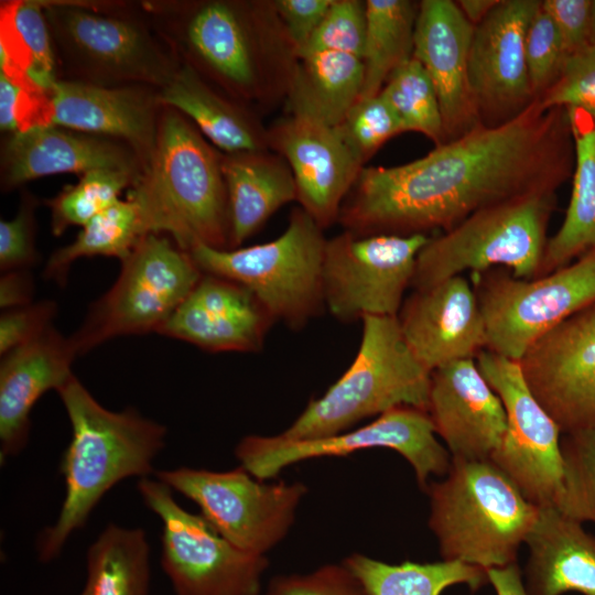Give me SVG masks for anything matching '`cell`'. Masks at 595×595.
I'll list each match as a JSON object with an SVG mask.
<instances>
[{
  "label": "cell",
  "mask_w": 595,
  "mask_h": 595,
  "mask_svg": "<svg viewBox=\"0 0 595 595\" xmlns=\"http://www.w3.org/2000/svg\"><path fill=\"white\" fill-rule=\"evenodd\" d=\"M574 167L567 110L536 99L515 119L478 125L396 166H365L338 215L358 235L444 232L508 199L555 193Z\"/></svg>",
  "instance_id": "1"
},
{
  "label": "cell",
  "mask_w": 595,
  "mask_h": 595,
  "mask_svg": "<svg viewBox=\"0 0 595 595\" xmlns=\"http://www.w3.org/2000/svg\"><path fill=\"white\" fill-rule=\"evenodd\" d=\"M141 6L180 64L257 112L285 101L299 55L272 0H145Z\"/></svg>",
  "instance_id": "2"
},
{
  "label": "cell",
  "mask_w": 595,
  "mask_h": 595,
  "mask_svg": "<svg viewBox=\"0 0 595 595\" xmlns=\"http://www.w3.org/2000/svg\"><path fill=\"white\" fill-rule=\"evenodd\" d=\"M72 426L62 461L65 498L55 522L36 541L39 560L56 559L69 537L115 485L150 477L165 446L166 428L136 409L111 411L101 405L74 375L56 391Z\"/></svg>",
  "instance_id": "3"
},
{
  "label": "cell",
  "mask_w": 595,
  "mask_h": 595,
  "mask_svg": "<svg viewBox=\"0 0 595 595\" xmlns=\"http://www.w3.org/2000/svg\"><path fill=\"white\" fill-rule=\"evenodd\" d=\"M223 152L174 108L163 106L154 149L127 197L144 232L170 237L181 249L230 248Z\"/></svg>",
  "instance_id": "4"
},
{
  "label": "cell",
  "mask_w": 595,
  "mask_h": 595,
  "mask_svg": "<svg viewBox=\"0 0 595 595\" xmlns=\"http://www.w3.org/2000/svg\"><path fill=\"white\" fill-rule=\"evenodd\" d=\"M58 79L98 86H164L180 62L141 2L41 0Z\"/></svg>",
  "instance_id": "5"
},
{
  "label": "cell",
  "mask_w": 595,
  "mask_h": 595,
  "mask_svg": "<svg viewBox=\"0 0 595 595\" xmlns=\"http://www.w3.org/2000/svg\"><path fill=\"white\" fill-rule=\"evenodd\" d=\"M424 491L442 560L485 570L517 562L539 507L490 459L452 457L446 475Z\"/></svg>",
  "instance_id": "6"
},
{
  "label": "cell",
  "mask_w": 595,
  "mask_h": 595,
  "mask_svg": "<svg viewBox=\"0 0 595 595\" xmlns=\"http://www.w3.org/2000/svg\"><path fill=\"white\" fill-rule=\"evenodd\" d=\"M361 322V342L351 365L322 397L309 402L281 437L335 435L401 405L426 411L431 372L407 344L398 316H366Z\"/></svg>",
  "instance_id": "7"
},
{
  "label": "cell",
  "mask_w": 595,
  "mask_h": 595,
  "mask_svg": "<svg viewBox=\"0 0 595 595\" xmlns=\"http://www.w3.org/2000/svg\"><path fill=\"white\" fill-rule=\"evenodd\" d=\"M555 193H536L490 205L452 229L431 236L420 251L411 288L504 267L516 278L539 275Z\"/></svg>",
  "instance_id": "8"
},
{
  "label": "cell",
  "mask_w": 595,
  "mask_h": 595,
  "mask_svg": "<svg viewBox=\"0 0 595 595\" xmlns=\"http://www.w3.org/2000/svg\"><path fill=\"white\" fill-rule=\"evenodd\" d=\"M323 230L296 207L285 230L271 241L234 249L196 245L188 252L204 273L245 285L274 321L301 329L325 307Z\"/></svg>",
  "instance_id": "9"
},
{
  "label": "cell",
  "mask_w": 595,
  "mask_h": 595,
  "mask_svg": "<svg viewBox=\"0 0 595 595\" xmlns=\"http://www.w3.org/2000/svg\"><path fill=\"white\" fill-rule=\"evenodd\" d=\"M202 275L190 252L170 237L143 236L121 261L115 283L69 336L77 355L118 336L156 333Z\"/></svg>",
  "instance_id": "10"
},
{
  "label": "cell",
  "mask_w": 595,
  "mask_h": 595,
  "mask_svg": "<svg viewBox=\"0 0 595 595\" xmlns=\"http://www.w3.org/2000/svg\"><path fill=\"white\" fill-rule=\"evenodd\" d=\"M473 274L485 320L486 350L516 361L539 338L595 302V247L533 279L516 278L500 268Z\"/></svg>",
  "instance_id": "11"
},
{
  "label": "cell",
  "mask_w": 595,
  "mask_h": 595,
  "mask_svg": "<svg viewBox=\"0 0 595 595\" xmlns=\"http://www.w3.org/2000/svg\"><path fill=\"white\" fill-rule=\"evenodd\" d=\"M154 477L196 504L228 542L256 555H266L286 537L307 494L304 483L260 480L240 465L225 472L181 466Z\"/></svg>",
  "instance_id": "12"
},
{
  "label": "cell",
  "mask_w": 595,
  "mask_h": 595,
  "mask_svg": "<svg viewBox=\"0 0 595 595\" xmlns=\"http://www.w3.org/2000/svg\"><path fill=\"white\" fill-rule=\"evenodd\" d=\"M369 448L399 453L414 470L424 491L431 476H445L452 456L437 440L425 410L401 405L356 430L313 440H286L278 435H247L235 447V456L246 470L260 480H270L284 468L302 461L346 456Z\"/></svg>",
  "instance_id": "13"
},
{
  "label": "cell",
  "mask_w": 595,
  "mask_h": 595,
  "mask_svg": "<svg viewBox=\"0 0 595 595\" xmlns=\"http://www.w3.org/2000/svg\"><path fill=\"white\" fill-rule=\"evenodd\" d=\"M137 489L161 521V566L175 595H261L266 555L232 545L202 515L184 509L158 478L139 479Z\"/></svg>",
  "instance_id": "14"
},
{
  "label": "cell",
  "mask_w": 595,
  "mask_h": 595,
  "mask_svg": "<svg viewBox=\"0 0 595 595\" xmlns=\"http://www.w3.org/2000/svg\"><path fill=\"white\" fill-rule=\"evenodd\" d=\"M431 235H358L327 239L323 259L325 307L348 323L398 316L416 259Z\"/></svg>",
  "instance_id": "15"
},
{
  "label": "cell",
  "mask_w": 595,
  "mask_h": 595,
  "mask_svg": "<svg viewBox=\"0 0 595 595\" xmlns=\"http://www.w3.org/2000/svg\"><path fill=\"white\" fill-rule=\"evenodd\" d=\"M500 398L504 439L490 461L538 507H559L563 494L562 431L527 386L519 363L489 350L475 358Z\"/></svg>",
  "instance_id": "16"
},
{
  "label": "cell",
  "mask_w": 595,
  "mask_h": 595,
  "mask_svg": "<svg viewBox=\"0 0 595 595\" xmlns=\"http://www.w3.org/2000/svg\"><path fill=\"white\" fill-rule=\"evenodd\" d=\"M518 363L562 434L595 429V302L539 338Z\"/></svg>",
  "instance_id": "17"
},
{
  "label": "cell",
  "mask_w": 595,
  "mask_h": 595,
  "mask_svg": "<svg viewBox=\"0 0 595 595\" xmlns=\"http://www.w3.org/2000/svg\"><path fill=\"white\" fill-rule=\"evenodd\" d=\"M540 0H500L474 29L468 79L479 123L496 127L522 113L534 97L524 42Z\"/></svg>",
  "instance_id": "18"
},
{
  "label": "cell",
  "mask_w": 595,
  "mask_h": 595,
  "mask_svg": "<svg viewBox=\"0 0 595 595\" xmlns=\"http://www.w3.org/2000/svg\"><path fill=\"white\" fill-rule=\"evenodd\" d=\"M268 147L289 164L300 207L323 229L338 221L365 167L338 127L286 113L268 128Z\"/></svg>",
  "instance_id": "19"
},
{
  "label": "cell",
  "mask_w": 595,
  "mask_h": 595,
  "mask_svg": "<svg viewBox=\"0 0 595 595\" xmlns=\"http://www.w3.org/2000/svg\"><path fill=\"white\" fill-rule=\"evenodd\" d=\"M407 344L430 371L475 359L486 349L485 320L474 286L463 275L414 290L398 314Z\"/></svg>",
  "instance_id": "20"
},
{
  "label": "cell",
  "mask_w": 595,
  "mask_h": 595,
  "mask_svg": "<svg viewBox=\"0 0 595 595\" xmlns=\"http://www.w3.org/2000/svg\"><path fill=\"white\" fill-rule=\"evenodd\" d=\"M95 170L141 175L143 163L126 142L71 128L45 125L2 136L0 187L11 192L39 177Z\"/></svg>",
  "instance_id": "21"
},
{
  "label": "cell",
  "mask_w": 595,
  "mask_h": 595,
  "mask_svg": "<svg viewBox=\"0 0 595 595\" xmlns=\"http://www.w3.org/2000/svg\"><path fill=\"white\" fill-rule=\"evenodd\" d=\"M274 322L245 285L204 273L156 333L209 353H252L262 348Z\"/></svg>",
  "instance_id": "22"
},
{
  "label": "cell",
  "mask_w": 595,
  "mask_h": 595,
  "mask_svg": "<svg viewBox=\"0 0 595 595\" xmlns=\"http://www.w3.org/2000/svg\"><path fill=\"white\" fill-rule=\"evenodd\" d=\"M426 412L453 458L490 459L507 429L504 404L475 359L431 372Z\"/></svg>",
  "instance_id": "23"
},
{
  "label": "cell",
  "mask_w": 595,
  "mask_h": 595,
  "mask_svg": "<svg viewBox=\"0 0 595 595\" xmlns=\"http://www.w3.org/2000/svg\"><path fill=\"white\" fill-rule=\"evenodd\" d=\"M474 29L456 1H419L413 58L436 90L445 142L480 125L468 79Z\"/></svg>",
  "instance_id": "24"
},
{
  "label": "cell",
  "mask_w": 595,
  "mask_h": 595,
  "mask_svg": "<svg viewBox=\"0 0 595 595\" xmlns=\"http://www.w3.org/2000/svg\"><path fill=\"white\" fill-rule=\"evenodd\" d=\"M51 123L129 144L147 165L163 109L149 85L98 86L57 79L47 90Z\"/></svg>",
  "instance_id": "25"
},
{
  "label": "cell",
  "mask_w": 595,
  "mask_h": 595,
  "mask_svg": "<svg viewBox=\"0 0 595 595\" xmlns=\"http://www.w3.org/2000/svg\"><path fill=\"white\" fill-rule=\"evenodd\" d=\"M77 357L69 337L53 325L33 340L1 356V465L23 451L30 437L34 404L74 376L72 365Z\"/></svg>",
  "instance_id": "26"
},
{
  "label": "cell",
  "mask_w": 595,
  "mask_h": 595,
  "mask_svg": "<svg viewBox=\"0 0 595 595\" xmlns=\"http://www.w3.org/2000/svg\"><path fill=\"white\" fill-rule=\"evenodd\" d=\"M527 595H595V534L558 507H539L526 539Z\"/></svg>",
  "instance_id": "27"
},
{
  "label": "cell",
  "mask_w": 595,
  "mask_h": 595,
  "mask_svg": "<svg viewBox=\"0 0 595 595\" xmlns=\"http://www.w3.org/2000/svg\"><path fill=\"white\" fill-rule=\"evenodd\" d=\"M162 106L176 109L223 153L266 150L268 128L251 107L225 94L192 67L181 64L158 88Z\"/></svg>",
  "instance_id": "28"
},
{
  "label": "cell",
  "mask_w": 595,
  "mask_h": 595,
  "mask_svg": "<svg viewBox=\"0 0 595 595\" xmlns=\"http://www.w3.org/2000/svg\"><path fill=\"white\" fill-rule=\"evenodd\" d=\"M230 225V248L253 236L282 206L296 201L286 161L270 149L223 153Z\"/></svg>",
  "instance_id": "29"
},
{
  "label": "cell",
  "mask_w": 595,
  "mask_h": 595,
  "mask_svg": "<svg viewBox=\"0 0 595 595\" xmlns=\"http://www.w3.org/2000/svg\"><path fill=\"white\" fill-rule=\"evenodd\" d=\"M363 60L338 52L299 56L289 85L288 113L336 127L360 98Z\"/></svg>",
  "instance_id": "30"
},
{
  "label": "cell",
  "mask_w": 595,
  "mask_h": 595,
  "mask_svg": "<svg viewBox=\"0 0 595 595\" xmlns=\"http://www.w3.org/2000/svg\"><path fill=\"white\" fill-rule=\"evenodd\" d=\"M566 110L574 142L572 193L564 220L548 239L538 277L567 266L595 247V117Z\"/></svg>",
  "instance_id": "31"
},
{
  "label": "cell",
  "mask_w": 595,
  "mask_h": 595,
  "mask_svg": "<svg viewBox=\"0 0 595 595\" xmlns=\"http://www.w3.org/2000/svg\"><path fill=\"white\" fill-rule=\"evenodd\" d=\"M0 30V73L47 91L58 72L41 0L2 1Z\"/></svg>",
  "instance_id": "32"
},
{
  "label": "cell",
  "mask_w": 595,
  "mask_h": 595,
  "mask_svg": "<svg viewBox=\"0 0 595 595\" xmlns=\"http://www.w3.org/2000/svg\"><path fill=\"white\" fill-rule=\"evenodd\" d=\"M343 563L359 578L369 595H441L453 585H467L475 592L489 584L487 570L458 561L390 564L353 553Z\"/></svg>",
  "instance_id": "33"
},
{
  "label": "cell",
  "mask_w": 595,
  "mask_h": 595,
  "mask_svg": "<svg viewBox=\"0 0 595 595\" xmlns=\"http://www.w3.org/2000/svg\"><path fill=\"white\" fill-rule=\"evenodd\" d=\"M80 595H148L150 544L141 528L109 523L90 544Z\"/></svg>",
  "instance_id": "34"
},
{
  "label": "cell",
  "mask_w": 595,
  "mask_h": 595,
  "mask_svg": "<svg viewBox=\"0 0 595 595\" xmlns=\"http://www.w3.org/2000/svg\"><path fill=\"white\" fill-rule=\"evenodd\" d=\"M418 10L419 2L412 0H366L360 98L380 94L390 75L413 57Z\"/></svg>",
  "instance_id": "35"
},
{
  "label": "cell",
  "mask_w": 595,
  "mask_h": 595,
  "mask_svg": "<svg viewBox=\"0 0 595 595\" xmlns=\"http://www.w3.org/2000/svg\"><path fill=\"white\" fill-rule=\"evenodd\" d=\"M145 235L134 202L119 199L84 225L71 244L50 256L44 278L64 286L72 264L80 258L111 257L121 262Z\"/></svg>",
  "instance_id": "36"
},
{
  "label": "cell",
  "mask_w": 595,
  "mask_h": 595,
  "mask_svg": "<svg viewBox=\"0 0 595 595\" xmlns=\"http://www.w3.org/2000/svg\"><path fill=\"white\" fill-rule=\"evenodd\" d=\"M139 176L121 170H95L80 175L76 184L65 185L55 196L43 201L50 209L52 234L60 237L72 226L83 227L118 202Z\"/></svg>",
  "instance_id": "37"
},
{
  "label": "cell",
  "mask_w": 595,
  "mask_h": 595,
  "mask_svg": "<svg viewBox=\"0 0 595 595\" xmlns=\"http://www.w3.org/2000/svg\"><path fill=\"white\" fill-rule=\"evenodd\" d=\"M380 94L396 111L404 132H419L435 147L445 142L436 90L415 58L397 68Z\"/></svg>",
  "instance_id": "38"
},
{
  "label": "cell",
  "mask_w": 595,
  "mask_h": 595,
  "mask_svg": "<svg viewBox=\"0 0 595 595\" xmlns=\"http://www.w3.org/2000/svg\"><path fill=\"white\" fill-rule=\"evenodd\" d=\"M563 494L559 509L595 524V429L563 434Z\"/></svg>",
  "instance_id": "39"
},
{
  "label": "cell",
  "mask_w": 595,
  "mask_h": 595,
  "mask_svg": "<svg viewBox=\"0 0 595 595\" xmlns=\"http://www.w3.org/2000/svg\"><path fill=\"white\" fill-rule=\"evenodd\" d=\"M337 127L364 164L388 140L404 132L396 111L381 94L358 99Z\"/></svg>",
  "instance_id": "40"
},
{
  "label": "cell",
  "mask_w": 595,
  "mask_h": 595,
  "mask_svg": "<svg viewBox=\"0 0 595 595\" xmlns=\"http://www.w3.org/2000/svg\"><path fill=\"white\" fill-rule=\"evenodd\" d=\"M366 28V0H333L299 56L316 52H338L363 60Z\"/></svg>",
  "instance_id": "41"
},
{
  "label": "cell",
  "mask_w": 595,
  "mask_h": 595,
  "mask_svg": "<svg viewBox=\"0 0 595 595\" xmlns=\"http://www.w3.org/2000/svg\"><path fill=\"white\" fill-rule=\"evenodd\" d=\"M524 54L530 86L538 99L558 79L566 58L558 29L541 6L529 24Z\"/></svg>",
  "instance_id": "42"
},
{
  "label": "cell",
  "mask_w": 595,
  "mask_h": 595,
  "mask_svg": "<svg viewBox=\"0 0 595 595\" xmlns=\"http://www.w3.org/2000/svg\"><path fill=\"white\" fill-rule=\"evenodd\" d=\"M538 99L544 108L578 109L595 117V42L566 56L558 79Z\"/></svg>",
  "instance_id": "43"
},
{
  "label": "cell",
  "mask_w": 595,
  "mask_h": 595,
  "mask_svg": "<svg viewBox=\"0 0 595 595\" xmlns=\"http://www.w3.org/2000/svg\"><path fill=\"white\" fill-rule=\"evenodd\" d=\"M40 199L28 188L20 192V204L12 219L0 220V269L1 272L22 270L39 262L35 246L36 208Z\"/></svg>",
  "instance_id": "44"
},
{
  "label": "cell",
  "mask_w": 595,
  "mask_h": 595,
  "mask_svg": "<svg viewBox=\"0 0 595 595\" xmlns=\"http://www.w3.org/2000/svg\"><path fill=\"white\" fill-rule=\"evenodd\" d=\"M51 125L48 94L0 73V130L8 136Z\"/></svg>",
  "instance_id": "45"
},
{
  "label": "cell",
  "mask_w": 595,
  "mask_h": 595,
  "mask_svg": "<svg viewBox=\"0 0 595 595\" xmlns=\"http://www.w3.org/2000/svg\"><path fill=\"white\" fill-rule=\"evenodd\" d=\"M264 595H369L359 578L342 562L305 574L275 576Z\"/></svg>",
  "instance_id": "46"
},
{
  "label": "cell",
  "mask_w": 595,
  "mask_h": 595,
  "mask_svg": "<svg viewBox=\"0 0 595 595\" xmlns=\"http://www.w3.org/2000/svg\"><path fill=\"white\" fill-rule=\"evenodd\" d=\"M541 8L554 22L566 56L595 42V1L543 0Z\"/></svg>",
  "instance_id": "47"
},
{
  "label": "cell",
  "mask_w": 595,
  "mask_h": 595,
  "mask_svg": "<svg viewBox=\"0 0 595 595\" xmlns=\"http://www.w3.org/2000/svg\"><path fill=\"white\" fill-rule=\"evenodd\" d=\"M57 304L51 300L6 310L0 316V355L39 337L53 324Z\"/></svg>",
  "instance_id": "48"
},
{
  "label": "cell",
  "mask_w": 595,
  "mask_h": 595,
  "mask_svg": "<svg viewBox=\"0 0 595 595\" xmlns=\"http://www.w3.org/2000/svg\"><path fill=\"white\" fill-rule=\"evenodd\" d=\"M298 55L320 25L333 0H272Z\"/></svg>",
  "instance_id": "49"
},
{
  "label": "cell",
  "mask_w": 595,
  "mask_h": 595,
  "mask_svg": "<svg viewBox=\"0 0 595 595\" xmlns=\"http://www.w3.org/2000/svg\"><path fill=\"white\" fill-rule=\"evenodd\" d=\"M34 280L30 270L2 272L0 278V306L11 310L32 303Z\"/></svg>",
  "instance_id": "50"
},
{
  "label": "cell",
  "mask_w": 595,
  "mask_h": 595,
  "mask_svg": "<svg viewBox=\"0 0 595 595\" xmlns=\"http://www.w3.org/2000/svg\"><path fill=\"white\" fill-rule=\"evenodd\" d=\"M487 574L496 595H527L522 571L517 562L504 567L489 569Z\"/></svg>",
  "instance_id": "51"
},
{
  "label": "cell",
  "mask_w": 595,
  "mask_h": 595,
  "mask_svg": "<svg viewBox=\"0 0 595 595\" xmlns=\"http://www.w3.org/2000/svg\"><path fill=\"white\" fill-rule=\"evenodd\" d=\"M500 0H459L456 1L466 19L478 25L499 3Z\"/></svg>",
  "instance_id": "52"
}]
</instances>
